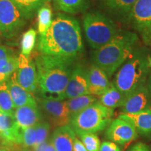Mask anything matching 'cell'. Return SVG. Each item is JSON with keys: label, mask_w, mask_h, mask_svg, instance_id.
Here are the masks:
<instances>
[{"label": "cell", "mask_w": 151, "mask_h": 151, "mask_svg": "<svg viewBox=\"0 0 151 151\" xmlns=\"http://www.w3.org/2000/svg\"><path fill=\"white\" fill-rule=\"evenodd\" d=\"M37 50L45 55L78 60L83 51L78 20L65 14L57 15L49 29L39 36Z\"/></svg>", "instance_id": "6da1fadb"}, {"label": "cell", "mask_w": 151, "mask_h": 151, "mask_svg": "<svg viewBox=\"0 0 151 151\" xmlns=\"http://www.w3.org/2000/svg\"><path fill=\"white\" fill-rule=\"evenodd\" d=\"M35 62L39 81V97L65 100L66 88L77 60L39 53Z\"/></svg>", "instance_id": "7a4b0ae2"}, {"label": "cell", "mask_w": 151, "mask_h": 151, "mask_svg": "<svg viewBox=\"0 0 151 151\" xmlns=\"http://www.w3.org/2000/svg\"><path fill=\"white\" fill-rule=\"evenodd\" d=\"M138 39L135 33L120 32L111 42L92 52V65L104 71L110 78L132 53Z\"/></svg>", "instance_id": "3957f363"}, {"label": "cell", "mask_w": 151, "mask_h": 151, "mask_svg": "<svg viewBox=\"0 0 151 151\" xmlns=\"http://www.w3.org/2000/svg\"><path fill=\"white\" fill-rule=\"evenodd\" d=\"M149 60L144 50L135 48L119 68L112 83L126 97L138 88L146 84L150 72Z\"/></svg>", "instance_id": "277c9868"}, {"label": "cell", "mask_w": 151, "mask_h": 151, "mask_svg": "<svg viewBox=\"0 0 151 151\" xmlns=\"http://www.w3.org/2000/svg\"><path fill=\"white\" fill-rule=\"evenodd\" d=\"M83 24L87 41L94 50L111 42L120 33L112 19L98 11L85 14Z\"/></svg>", "instance_id": "5b68a950"}, {"label": "cell", "mask_w": 151, "mask_h": 151, "mask_svg": "<svg viewBox=\"0 0 151 151\" xmlns=\"http://www.w3.org/2000/svg\"><path fill=\"white\" fill-rule=\"evenodd\" d=\"M113 114L114 109L97 101L71 118L69 125L76 134L83 132L96 134L107 128L112 122Z\"/></svg>", "instance_id": "8992f818"}, {"label": "cell", "mask_w": 151, "mask_h": 151, "mask_svg": "<svg viewBox=\"0 0 151 151\" xmlns=\"http://www.w3.org/2000/svg\"><path fill=\"white\" fill-rule=\"evenodd\" d=\"M128 23L140 34L143 42L151 46V0H137Z\"/></svg>", "instance_id": "52a82bcc"}, {"label": "cell", "mask_w": 151, "mask_h": 151, "mask_svg": "<svg viewBox=\"0 0 151 151\" xmlns=\"http://www.w3.org/2000/svg\"><path fill=\"white\" fill-rule=\"evenodd\" d=\"M24 20L11 0H0V34L4 37L16 36L23 27Z\"/></svg>", "instance_id": "ba28073f"}, {"label": "cell", "mask_w": 151, "mask_h": 151, "mask_svg": "<svg viewBox=\"0 0 151 151\" xmlns=\"http://www.w3.org/2000/svg\"><path fill=\"white\" fill-rule=\"evenodd\" d=\"M39 107L51 127L57 128L69 125L71 118L67 101L36 97Z\"/></svg>", "instance_id": "9c48e42d"}, {"label": "cell", "mask_w": 151, "mask_h": 151, "mask_svg": "<svg viewBox=\"0 0 151 151\" xmlns=\"http://www.w3.org/2000/svg\"><path fill=\"white\" fill-rule=\"evenodd\" d=\"M18 83L30 93L37 94L39 90V81L35 62L29 55L22 53L18 56V65L16 71Z\"/></svg>", "instance_id": "30bf717a"}, {"label": "cell", "mask_w": 151, "mask_h": 151, "mask_svg": "<svg viewBox=\"0 0 151 151\" xmlns=\"http://www.w3.org/2000/svg\"><path fill=\"white\" fill-rule=\"evenodd\" d=\"M137 136L133 124L120 116L112 120L105 132V137L109 141L122 146L134 140Z\"/></svg>", "instance_id": "8fae6325"}, {"label": "cell", "mask_w": 151, "mask_h": 151, "mask_svg": "<svg viewBox=\"0 0 151 151\" xmlns=\"http://www.w3.org/2000/svg\"><path fill=\"white\" fill-rule=\"evenodd\" d=\"M89 94L87 69L77 62L73 67L65 93V99Z\"/></svg>", "instance_id": "7c38bea8"}, {"label": "cell", "mask_w": 151, "mask_h": 151, "mask_svg": "<svg viewBox=\"0 0 151 151\" xmlns=\"http://www.w3.org/2000/svg\"><path fill=\"white\" fill-rule=\"evenodd\" d=\"M151 109V97L146 84L139 87L126 97L120 107L121 113H136Z\"/></svg>", "instance_id": "4fadbf2b"}, {"label": "cell", "mask_w": 151, "mask_h": 151, "mask_svg": "<svg viewBox=\"0 0 151 151\" xmlns=\"http://www.w3.org/2000/svg\"><path fill=\"white\" fill-rule=\"evenodd\" d=\"M22 129L17 123L14 114L0 112V138L9 146H21Z\"/></svg>", "instance_id": "5bb4252c"}, {"label": "cell", "mask_w": 151, "mask_h": 151, "mask_svg": "<svg viewBox=\"0 0 151 151\" xmlns=\"http://www.w3.org/2000/svg\"><path fill=\"white\" fill-rule=\"evenodd\" d=\"M17 123L22 129L34 127L43 120V113L38 104L22 106L15 109L14 113Z\"/></svg>", "instance_id": "9a60e30c"}, {"label": "cell", "mask_w": 151, "mask_h": 151, "mask_svg": "<svg viewBox=\"0 0 151 151\" xmlns=\"http://www.w3.org/2000/svg\"><path fill=\"white\" fill-rule=\"evenodd\" d=\"M87 75L89 83V94L91 95L99 97L112 83L104 71L96 66L92 65L87 69Z\"/></svg>", "instance_id": "2e32d148"}, {"label": "cell", "mask_w": 151, "mask_h": 151, "mask_svg": "<svg viewBox=\"0 0 151 151\" xmlns=\"http://www.w3.org/2000/svg\"><path fill=\"white\" fill-rule=\"evenodd\" d=\"M76 134L69 125L55 128L50 141L56 151H73V144Z\"/></svg>", "instance_id": "e0dca14e"}, {"label": "cell", "mask_w": 151, "mask_h": 151, "mask_svg": "<svg viewBox=\"0 0 151 151\" xmlns=\"http://www.w3.org/2000/svg\"><path fill=\"white\" fill-rule=\"evenodd\" d=\"M6 84L16 109L22 106L37 104L35 96L18 83L15 72L7 80Z\"/></svg>", "instance_id": "ac0fdd59"}, {"label": "cell", "mask_w": 151, "mask_h": 151, "mask_svg": "<svg viewBox=\"0 0 151 151\" xmlns=\"http://www.w3.org/2000/svg\"><path fill=\"white\" fill-rule=\"evenodd\" d=\"M109 14L123 22H128L130 14L137 0H101Z\"/></svg>", "instance_id": "d6986e66"}, {"label": "cell", "mask_w": 151, "mask_h": 151, "mask_svg": "<svg viewBox=\"0 0 151 151\" xmlns=\"http://www.w3.org/2000/svg\"><path fill=\"white\" fill-rule=\"evenodd\" d=\"M119 116L131 122L138 134L151 139V109L136 113H121Z\"/></svg>", "instance_id": "ffe728a7"}, {"label": "cell", "mask_w": 151, "mask_h": 151, "mask_svg": "<svg viewBox=\"0 0 151 151\" xmlns=\"http://www.w3.org/2000/svg\"><path fill=\"white\" fill-rule=\"evenodd\" d=\"M18 56L10 48L0 45V83L7 81L16 71Z\"/></svg>", "instance_id": "44dd1931"}, {"label": "cell", "mask_w": 151, "mask_h": 151, "mask_svg": "<svg viewBox=\"0 0 151 151\" xmlns=\"http://www.w3.org/2000/svg\"><path fill=\"white\" fill-rule=\"evenodd\" d=\"M126 96L124 95L112 83L106 91L98 97V101L107 108L115 109L121 107Z\"/></svg>", "instance_id": "7402d4cb"}, {"label": "cell", "mask_w": 151, "mask_h": 151, "mask_svg": "<svg viewBox=\"0 0 151 151\" xmlns=\"http://www.w3.org/2000/svg\"><path fill=\"white\" fill-rule=\"evenodd\" d=\"M66 101L71 119L81 111L98 101V97L91 94H85L68 99Z\"/></svg>", "instance_id": "603a6c76"}, {"label": "cell", "mask_w": 151, "mask_h": 151, "mask_svg": "<svg viewBox=\"0 0 151 151\" xmlns=\"http://www.w3.org/2000/svg\"><path fill=\"white\" fill-rule=\"evenodd\" d=\"M55 6L66 14H75L85 11L91 0H53Z\"/></svg>", "instance_id": "cb8c5ba5"}, {"label": "cell", "mask_w": 151, "mask_h": 151, "mask_svg": "<svg viewBox=\"0 0 151 151\" xmlns=\"http://www.w3.org/2000/svg\"><path fill=\"white\" fill-rule=\"evenodd\" d=\"M25 19L31 18L49 0H11Z\"/></svg>", "instance_id": "d4e9b609"}, {"label": "cell", "mask_w": 151, "mask_h": 151, "mask_svg": "<svg viewBox=\"0 0 151 151\" xmlns=\"http://www.w3.org/2000/svg\"><path fill=\"white\" fill-rule=\"evenodd\" d=\"M52 14L50 6L48 3L38 10V32L39 35L44 34L49 29L52 22Z\"/></svg>", "instance_id": "484cf974"}, {"label": "cell", "mask_w": 151, "mask_h": 151, "mask_svg": "<svg viewBox=\"0 0 151 151\" xmlns=\"http://www.w3.org/2000/svg\"><path fill=\"white\" fill-rule=\"evenodd\" d=\"M15 107L14 101L7 87L6 81L0 83V112L14 114Z\"/></svg>", "instance_id": "4316f807"}, {"label": "cell", "mask_w": 151, "mask_h": 151, "mask_svg": "<svg viewBox=\"0 0 151 151\" xmlns=\"http://www.w3.org/2000/svg\"><path fill=\"white\" fill-rule=\"evenodd\" d=\"M88 151H99L101 143L98 136L94 133H79L76 134Z\"/></svg>", "instance_id": "83f0119b"}, {"label": "cell", "mask_w": 151, "mask_h": 151, "mask_svg": "<svg viewBox=\"0 0 151 151\" xmlns=\"http://www.w3.org/2000/svg\"><path fill=\"white\" fill-rule=\"evenodd\" d=\"M37 32L34 29H30L22 35L21 41V53L24 55H29L35 47Z\"/></svg>", "instance_id": "f1b7e54d"}, {"label": "cell", "mask_w": 151, "mask_h": 151, "mask_svg": "<svg viewBox=\"0 0 151 151\" xmlns=\"http://www.w3.org/2000/svg\"><path fill=\"white\" fill-rule=\"evenodd\" d=\"M35 127L36 131V143L34 148L48 140L49 132L51 128V125L47 120L45 121L42 120L36 124Z\"/></svg>", "instance_id": "f546056e"}, {"label": "cell", "mask_w": 151, "mask_h": 151, "mask_svg": "<svg viewBox=\"0 0 151 151\" xmlns=\"http://www.w3.org/2000/svg\"><path fill=\"white\" fill-rule=\"evenodd\" d=\"M36 143V131L35 127H30L22 129L21 146L23 148L32 149Z\"/></svg>", "instance_id": "4dcf8cb0"}, {"label": "cell", "mask_w": 151, "mask_h": 151, "mask_svg": "<svg viewBox=\"0 0 151 151\" xmlns=\"http://www.w3.org/2000/svg\"><path fill=\"white\" fill-rule=\"evenodd\" d=\"M99 151H121V149L116 143L106 141L101 144Z\"/></svg>", "instance_id": "1f68e13d"}, {"label": "cell", "mask_w": 151, "mask_h": 151, "mask_svg": "<svg viewBox=\"0 0 151 151\" xmlns=\"http://www.w3.org/2000/svg\"><path fill=\"white\" fill-rule=\"evenodd\" d=\"M128 151H150V149L145 143H137L132 146Z\"/></svg>", "instance_id": "d6a6232c"}, {"label": "cell", "mask_w": 151, "mask_h": 151, "mask_svg": "<svg viewBox=\"0 0 151 151\" xmlns=\"http://www.w3.org/2000/svg\"><path fill=\"white\" fill-rule=\"evenodd\" d=\"M73 151H88L83 143L81 142L80 139L78 138H76L74 141V144H73Z\"/></svg>", "instance_id": "836d02e7"}, {"label": "cell", "mask_w": 151, "mask_h": 151, "mask_svg": "<svg viewBox=\"0 0 151 151\" xmlns=\"http://www.w3.org/2000/svg\"><path fill=\"white\" fill-rule=\"evenodd\" d=\"M48 139L47 141H44V142H43V143H41V144L39 145V146H38L35 147V148H32L31 149L32 151H45V148H46L47 143H48Z\"/></svg>", "instance_id": "e575fe53"}, {"label": "cell", "mask_w": 151, "mask_h": 151, "mask_svg": "<svg viewBox=\"0 0 151 151\" xmlns=\"http://www.w3.org/2000/svg\"><path fill=\"white\" fill-rule=\"evenodd\" d=\"M45 151H56L55 148H54L53 145H52V143L50 139H48V143H47L46 148H45Z\"/></svg>", "instance_id": "d590c367"}, {"label": "cell", "mask_w": 151, "mask_h": 151, "mask_svg": "<svg viewBox=\"0 0 151 151\" xmlns=\"http://www.w3.org/2000/svg\"><path fill=\"white\" fill-rule=\"evenodd\" d=\"M146 86H147V88H148V90L149 93H150V95L151 97V71L149 72L148 78H147Z\"/></svg>", "instance_id": "8d00e7d4"}, {"label": "cell", "mask_w": 151, "mask_h": 151, "mask_svg": "<svg viewBox=\"0 0 151 151\" xmlns=\"http://www.w3.org/2000/svg\"><path fill=\"white\" fill-rule=\"evenodd\" d=\"M0 151H11L8 147H7L0 138Z\"/></svg>", "instance_id": "74e56055"}, {"label": "cell", "mask_w": 151, "mask_h": 151, "mask_svg": "<svg viewBox=\"0 0 151 151\" xmlns=\"http://www.w3.org/2000/svg\"><path fill=\"white\" fill-rule=\"evenodd\" d=\"M20 151H32V150L31 149H26V148H23V149H22Z\"/></svg>", "instance_id": "f35d334b"}, {"label": "cell", "mask_w": 151, "mask_h": 151, "mask_svg": "<svg viewBox=\"0 0 151 151\" xmlns=\"http://www.w3.org/2000/svg\"><path fill=\"white\" fill-rule=\"evenodd\" d=\"M149 65H150V67H151V59L149 60Z\"/></svg>", "instance_id": "ab89813d"}]
</instances>
